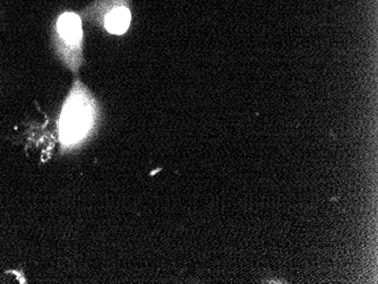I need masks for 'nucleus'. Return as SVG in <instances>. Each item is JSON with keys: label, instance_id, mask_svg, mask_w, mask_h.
<instances>
[{"label": "nucleus", "instance_id": "nucleus-1", "mask_svg": "<svg viewBox=\"0 0 378 284\" xmlns=\"http://www.w3.org/2000/svg\"><path fill=\"white\" fill-rule=\"evenodd\" d=\"M91 118L92 113L88 102L83 96H71L62 113L60 124L62 142L65 144L79 142L88 132Z\"/></svg>", "mask_w": 378, "mask_h": 284}, {"label": "nucleus", "instance_id": "nucleus-2", "mask_svg": "<svg viewBox=\"0 0 378 284\" xmlns=\"http://www.w3.org/2000/svg\"><path fill=\"white\" fill-rule=\"evenodd\" d=\"M58 31L66 43L77 45L82 38V22L76 14L66 13L58 21Z\"/></svg>", "mask_w": 378, "mask_h": 284}, {"label": "nucleus", "instance_id": "nucleus-3", "mask_svg": "<svg viewBox=\"0 0 378 284\" xmlns=\"http://www.w3.org/2000/svg\"><path fill=\"white\" fill-rule=\"evenodd\" d=\"M130 24V13L126 7L113 9L105 18V28L113 34H122Z\"/></svg>", "mask_w": 378, "mask_h": 284}]
</instances>
